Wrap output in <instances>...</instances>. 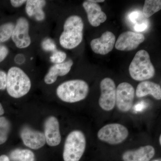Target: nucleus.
<instances>
[{"instance_id":"nucleus-1","label":"nucleus","mask_w":161,"mask_h":161,"mask_svg":"<svg viewBox=\"0 0 161 161\" xmlns=\"http://www.w3.org/2000/svg\"><path fill=\"white\" fill-rule=\"evenodd\" d=\"M83 20L80 16L75 15L68 18L59 38L60 45L67 49L77 47L83 40Z\"/></svg>"},{"instance_id":"nucleus-2","label":"nucleus","mask_w":161,"mask_h":161,"mask_svg":"<svg viewBox=\"0 0 161 161\" xmlns=\"http://www.w3.org/2000/svg\"><path fill=\"white\" fill-rule=\"evenodd\" d=\"M7 74L6 89L11 97L19 98L28 94L31 88V81L22 69L17 66L12 67Z\"/></svg>"},{"instance_id":"nucleus-3","label":"nucleus","mask_w":161,"mask_h":161,"mask_svg":"<svg viewBox=\"0 0 161 161\" xmlns=\"http://www.w3.org/2000/svg\"><path fill=\"white\" fill-rule=\"evenodd\" d=\"M89 86L84 80L75 79L61 83L56 91L60 100L64 102L74 103L84 100L88 94Z\"/></svg>"},{"instance_id":"nucleus-4","label":"nucleus","mask_w":161,"mask_h":161,"mask_svg":"<svg viewBox=\"0 0 161 161\" xmlns=\"http://www.w3.org/2000/svg\"><path fill=\"white\" fill-rule=\"evenodd\" d=\"M129 72L132 79L143 81L152 78L155 70L147 51L141 50L136 54L129 67Z\"/></svg>"},{"instance_id":"nucleus-5","label":"nucleus","mask_w":161,"mask_h":161,"mask_svg":"<svg viewBox=\"0 0 161 161\" xmlns=\"http://www.w3.org/2000/svg\"><path fill=\"white\" fill-rule=\"evenodd\" d=\"M86 147V139L80 130H74L67 136L64 148V161H79Z\"/></svg>"},{"instance_id":"nucleus-6","label":"nucleus","mask_w":161,"mask_h":161,"mask_svg":"<svg viewBox=\"0 0 161 161\" xmlns=\"http://www.w3.org/2000/svg\"><path fill=\"white\" fill-rule=\"evenodd\" d=\"M129 136L126 127L118 123L108 124L98 131L97 136L100 141L110 145L121 143Z\"/></svg>"},{"instance_id":"nucleus-7","label":"nucleus","mask_w":161,"mask_h":161,"mask_svg":"<svg viewBox=\"0 0 161 161\" xmlns=\"http://www.w3.org/2000/svg\"><path fill=\"white\" fill-rule=\"evenodd\" d=\"M101 95L98 100L99 106L104 111L113 109L116 101V86L114 80L109 78H104L100 82Z\"/></svg>"},{"instance_id":"nucleus-8","label":"nucleus","mask_w":161,"mask_h":161,"mask_svg":"<svg viewBox=\"0 0 161 161\" xmlns=\"http://www.w3.org/2000/svg\"><path fill=\"white\" fill-rule=\"evenodd\" d=\"M29 21L24 17H20L17 20L11 38L17 47L19 49L27 48L31 44L29 35Z\"/></svg>"},{"instance_id":"nucleus-9","label":"nucleus","mask_w":161,"mask_h":161,"mask_svg":"<svg viewBox=\"0 0 161 161\" xmlns=\"http://www.w3.org/2000/svg\"><path fill=\"white\" fill-rule=\"evenodd\" d=\"M135 97V90L128 82L119 84L116 90L115 104L119 111L126 112L131 110Z\"/></svg>"},{"instance_id":"nucleus-10","label":"nucleus","mask_w":161,"mask_h":161,"mask_svg":"<svg viewBox=\"0 0 161 161\" xmlns=\"http://www.w3.org/2000/svg\"><path fill=\"white\" fill-rule=\"evenodd\" d=\"M145 40V36L142 34L130 31H125L118 37L115 42V47L119 51L133 50L136 49Z\"/></svg>"},{"instance_id":"nucleus-11","label":"nucleus","mask_w":161,"mask_h":161,"mask_svg":"<svg viewBox=\"0 0 161 161\" xmlns=\"http://www.w3.org/2000/svg\"><path fill=\"white\" fill-rule=\"evenodd\" d=\"M20 134L23 143L31 149L38 150L46 143L43 132L33 130L27 126L22 128Z\"/></svg>"},{"instance_id":"nucleus-12","label":"nucleus","mask_w":161,"mask_h":161,"mask_svg":"<svg viewBox=\"0 0 161 161\" xmlns=\"http://www.w3.org/2000/svg\"><path fill=\"white\" fill-rule=\"evenodd\" d=\"M44 135L46 142L50 147H56L61 140L60 125L58 119L50 116L46 119L44 124Z\"/></svg>"},{"instance_id":"nucleus-13","label":"nucleus","mask_w":161,"mask_h":161,"mask_svg":"<svg viewBox=\"0 0 161 161\" xmlns=\"http://www.w3.org/2000/svg\"><path fill=\"white\" fill-rule=\"evenodd\" d=\"M116 39L112 32H105L100 38L93 39L91 42V48L94 53L98 54L105 55L113 49Z\"/></svg>"},{"instance_id":"nucleus-14","label":"nucleus","mask_w":161,"mask_h":161,"mask_svg":"<svg viewBox=\"0 0 161 161\" xmlns=\"http://www.w3.org/2000/svg\"><path fill=\"white\" fill-rule=\"evenodd\" d=\"M82 5L86 12L89 22L92 26L97 27L101 23L106 21V14L102 10L100 6L97 3L86 1L84 2Z\"/></svg>"},{"instance_id":"nucleus-15","label":"nucleus","mask_w":161,"mask_h":161,"mask_svg":"<svg viewBox=\"0 0 161 161\" xmlns=\"http://www.w3.org/2000/svg\"><path fill=\"white\" fill-rule=\"evenodd\" d=\"M155 153L154 147L147 145L137 150L126 151L123 154L122 158L124 161H149Z\"/></svg>"},{"instance_id":"nucleus-16","label":"nucleus","mask_w":161,"mask_h":161,"mask_svg":"<svg viewBox=\"0 0 161 161\" xmlns=\"http://www.w3.org/2000/svg\"><path fill=\"white\" fill-rule=\"evenodd\" d=\"M73 60L70 59L63 63L56 64L50 68L44 78L45 83L51 85L56 82L58 76H64L67 75L73 66Z\"/></svg>"},{"instance_id":"nucleus-17","label":"nucleus","mask_w":161,"mask_h":161,"mask_svg":"<svg viewBox=\"0 0 161 161\" xmlns=\"http://www.w3.org/2000/svg\"><path fill=\"white\" fill-rule=\"evenodd\" d=\"M25 10L26 14L34 18L38 22H42L45 19V14L43 8L47 4L44 0H28L26 1Z\"/></svg>"},{"instance_id":"nucleus-18","label":"nucleus","mask_w":161,"mask_h":161,"mask_svg":"<svg viewBox=\"0 0 161 161\" xmlns=\"http://www.w3.org/2000/svg\"><path fill=\"white\" fill-rule=\"evenodd\" d=\"M136 94L138 98L150 95L155 99L161 100V86L158 84L152 81H142L137 86Z\"/></svg>"},{"instance_id":"nucleus-19","label":"nucleus","mask_w":161,"mask_h":161,"mask_svg":"<svg viewBox=\"0 0 161 161\" xmlns=\"http://www.w3.org/2000/svg\"><path fill=\"white\" fill-rule=\"evenodd\" d=\"M161 9L160 0H146L143 8V14L145 17L149 18Z\"/></svg>"},{"instance_id":"nucleus-20","label":"nucleus","mask_w":161,"mask_h":161,"mask_svg":"<svg viewBox=\"0 0 161 161\" xmlns=\"http://www.w3.org/2000/svg\"><path fill=\"white\" fill-rule=\"evenodd\" d=\"M10 158L13 160L18 161H35L34 153L29 150L16 149L10 153Z\"/></svg>"},{"instance_id":"nucleus-21","label":"nucleus","mask_w":161,"mask_h":161,"mask_svg":"<svg viewBox=\"0 0 161 161\" xmlns=\"http://www.w3.org/2000/svg\"><path fill=\"white\" fill-rule=\"evenodd\" d=\"M11 129L10 121L4 116L0 117V145L6 142Z\"/></svg>"},{"instance_id":"nucleus-22","label":"nucleus","mask_w":161,"mask_h":161,"mask_svg":"<svg viewBox=\"0 0 161 161\" xmlns=\"http://www.w3.org/2000/svg\"><path fill=\"white\" fill-rule=\"evenodd\" d=\"M14 25L13 23L9 22L0 26V45L11 38Z\"/></svg>"},{"instance_id":"nucleus-23","label":"nucleus","mask_w":161,"mask_h":161,"mask_svg":"<svg viewBox=\"0 0 161 161\" xmlns=\"http://www.w3.org/2000/svg\"><path fill=\"white\" fill-rule=\"evenodd\" d=\"M66 57V54L64 52L57 50L53 52V54L50 57V60L52 63L55 64H60L64 62Z\"/></svg>"},{"instance_id":"nucleus-24","label":"nucleus","mask_w":161,"mask_h":161,"mask_svg":"<svg viewBox=\"0 0 161 161\" xmlns=\"http://www.w3.org/2000/svg\"><path fill=\"white\" fill-rule=\"evenodd\" d=\"M42 48L45 51L54 52L57 50L55 42L50 38H46L41 43Z\"/></svg>"},{"instance_id":"nucleus-25","label":"nucleus","mask_w":161,"mask_h":161,"mask_svg":"<svg viewBox=\"0 0 161 161\" xmlns=\"http://www.w3.org/2000/svg\"><path fill=\"white\" fill-rule=\"evenodd\" d=\"M7 74L4 71L0 70V90L6 89L7 85Z\"/></svg>"},{"instance_id":"nucleus-26","label":"nucleus","mask_w":161,"mask_h":161,"mask_svg":"<svg viewBox=\"0 0 161 161\" xmlns=\"http://www.w3.org/2000/svg\"><path fill=\"white\" fill-rule=\"evenodd\" d=\"M9 50L7 47L0 45V63L6 59L9 54Z\"/></svg>"},{"instance_id":"nucleus-27","label":"nucleus","mask_w":161,"mask_h":161,"mask_svg":"<svg viewBox=\"0 0 161 161\" xmlns=\"http://www.w3.org/2000/svg\"><path fill=\"white\" fill-rule=\"evenodd\" d=\"M141 16H142V13L140 11H135L131 12L129 15V17L132 23L136 24L138 22Z\"/></svg>"},{"instance_id":"nucleus-28","label":"nucleus","mask_w":161,"mask_h":161,"mask_svg":"<svg viewBox=\"0 0 161 161\" xmlns=\"http://www.w3.org/2000/svg\"><path fill=\"white\" fill-rule=\"evenodd\" d=\"M148 23L146 22L142 23H137L134 26V30L136 31H143L148 28Z\"/></svg>"},{"instance_id":"nucleus-29","label":"nucleus","mask_w":161,"mask_h":161,"mask_svg":"<svg viewBox=\"0 0 161 161\" xmlns=\"http://www.w3.org/2000/svg\"><path fill=\"white\" fill-rule=\"evenodd\" d=\"M26 1L25 0H11L10 3L12 6L14 8H19L23 6L24 3H26Z\"/></svg>"},{"instance_id":"nucleus-30","label":"nucleus","mask_w":161,"mask_h":161,"mask_svg":"<svg viewBox=\"0 0 161 161\" xmlns=\"http://www.w3.org/2000/svg\"><path fill=\"white\" fill-rule=\"evenodd\" d=\"M25 60H26V59H25V56L22 54H19L15 57V62L18 64H22L25 62Z\"/></svg>"},{"instance_id":"nucleus-31","label":"nucleus","mask_w":161,"mask_h":161,"mask_svg":"<svg viewBox=\"0 0 161 161\" xmlns=\"http://www.w3.org/2000/svg\"><path fill=\"white\" fill-rule=\"evenodd\" d=\"M0 161H10L9 158L6 155H2L0 156Z\"/></svg>"},{"instance_id":"nucleus-32","label":"nucleus","mask_w":161,"mask_h":161,"mask_svg":"<svg viewBox=\"0 0 161 161\" xmlns=\"http://www.w3.org/2000/svg\"><path fill=\"white\" fill-rule=\"evenodd\" d=\"M88 1L90 2V3H103L105 1H104V0H88Z\"/></svg>"},{"instance_id":"nucleus-33","label":"nucleus","mask_w":161,"mask_h":161,"mask_svg":"<svg viewBox=\"0 0 161 161\" xmlns=\"http://www.w3.org/2000/svg\"><path fill=\"white\" fill-rule=\"evenodd\" d=\"M4 112H5V111H4L3 105H2V104L0 103V116L3 115L4 114Z\"/></svg>"},{"instance_id":"nucleus-34","label":"nucleus","mask_w":161,"mask_h":161,"mask_svg":"<svg viewBox=\"0 0 161 161\" xmlns=\"http://www.w3.org/2000/svg\"><path fill=\"white\" fill-rule=\"evenodd\" d=\"M159 142L160 145H161V135L160 136L159 138Z\"/></svg>"},{"instance_id":"nucleus-35","label":"nucleus","mask_w":161,"mask_h":161,"mask_svg":"<svg viewBox=\"0 0 161 161\" xmlns=\"http://www.w3.org/2000/svg\"><path fill=\"white\" fill-rule=\"evenodd\" d=\"M151 161H161V159H158L153 160Z\"/></svg>"}]
</instances>
